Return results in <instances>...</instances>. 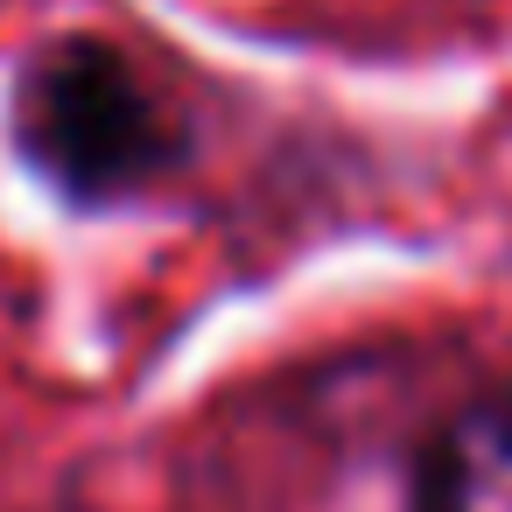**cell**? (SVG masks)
Listing matches in <instances>:
<instances>
[{
  "label": "cell",
  "mask_w": 512,
  "mask_h": 512,
  "mask_svg": "<svg viewBox=\"0 0 512 512\" xmlns=\"http://www.w3.org/2000/svg\"><path fill=\"white\" fill-rule=\"evenodd\" d=\"M8 134L71 211H120L190 162L183 113L113 36L43 43L8 92Z\"/></svg>",
  "instance_id": "obj_1"
},
{
  "label": "cell",
  "mask_w": 512,
  "mask_h": 512,
  "mask_svg": "<svg viewBox=\"0 0 512 512\" xmlns=\"http://www.w3.org/2000/svg\"><path fill=\"white\" fill-rule=\"evenodd\" d=\"M407 512H512V393H477L421 435Z\"/></svg>",
  "instance_id": "obj_2"
}]
</instances>
